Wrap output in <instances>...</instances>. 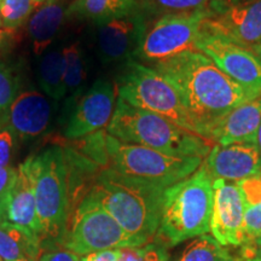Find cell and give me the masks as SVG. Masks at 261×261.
<instances>
[{
	"label": "cell",
	"instance_id": "836d02e7",
	"mask_svg": "<svg viewBox=\"0 0 261 261\" xmlns=\"http://www.w3.org/2000/svg\"><path fill=\"white\" fill-rule=\"evenodd\" d=\"M241 261H261V238L253 243H244L241 246Z\"/></svg>",
	"mask_w": 261,
	"mask_h": 261
},
{
	"label": "cell",
	"instance_id": "484cf974",
	"mask_svg": "<svg viewBox=\"0 0 261 261\" xmlns=\"http://www.w3.org/2000/svg\"><path fill=\"white\" fill-rule=\"evenodd\" d=\"M39 4L34 0H0V17L6 31L14 33L28 22Z\"/></svg>",
	"mask_w": 261,
	"mask_h": 261
},
{
	"label": "cell",
	"instance_id": "6da1fadb",
	"mask_svg": "<svg viewBox=\"0 0 261 261\" xmlns=\"http://www.w3.org/2000/svg\"><path fill=\"white\" fill-rule=\"evenodd\" d=\"M151 68L174 85L194 123L195 133L205 139L208 130L225 115L260 96L227 76L200 51L184 52Z\"/></svg>",
	"mask_w": 261,
	"mask_h": 261
},
{
	"label": "cell",
	"instance_id": "30bf717a",
	"mask_svg": "<svg viewBox=\"0 0 261 261\" xmlns=\"http://www.w3.org/2000/svg\"><path fill=\"white\" fill-rule=\"evenodd\" d=\"M203 29L252 50L261 41V0H217Z\"/></svg>",
	"mask_w": 261,
	"mask_h": 261
},
{
	"label": "cell",
	"instance_id": "d590c367",
	"mask_svg": "<svg viewBox=\"0 0 261 261\" xmlns=\"http://www.w3.org/2000/svg\"><path fill=\"white\" fill-rule=\"evenodd\" d=\"M143 247H128L119 249V261H142Z\"/></svg>",
	"mask_w": 261,
	"mask_h": 261
},
{
	"label": "cell",
	"instance_id": "b9f144b4",
	"mask_svg": "<svg viewBox=\"0 0 261 261\" xmlns=\"http://www.w3.org/2000/svg\"><path fill=\"white\" fill-rule=\"evenodd\" d=\"M0 261H3V260H2V257H0Z\"/></svg>",
	"mask_w": 261,
	"mask_h": 261
},
{
	"label": "cell",
	"instance_id": "4316f807",
	"mask_svg": "<svg viewBox=\"0 0 261 261\" xmlns=\"http://www.w3.org/2000/svg\"><path fill=\"white\" fill-rule=\"evenodd\" d=\"M18 94V80L8 65L0 63V125L5 123L9 108Z\"/></svg>",
	"mask_w": 261,
	"mask_h": 261
},
{
	"label": "cell",
	"instance_id": "7bdbcfd3",
	"mask_svg": "<svg viewBox=\"0 0 261 261\" xmlns=\"http://www.w3.org/2000/svg\"><path fill=\"white\" fill-rule=\"evenodd\" d=\"M230 2H233V0H230Z\"/></svg>",
	"mask_w": 261,
	"mask_h": 261
},
{
	"label": "cell",
	"instance_id": "ffe728a7",
	"mask_svg": "<svg viewBox=\"0 0 261 261\" xmlns=\"http://www.w3.org/2000/svg\"><path fill=\"white\" fill-rule=\"evenodd\" d=\"M138 12H142L138 0H75L67 9V17L100 23Z\"/></svg>",
	"mask_w": 261,
	"mask_h": 261
},
{
	"label": "cell",
	"instance_id": "e575fe53",
	"mask_svg": "<svg viewBox=\"0 0 261 261\" xmlns=\"http://www.w3.org/2000/svg\"><path fill=\"white\" fill-rule=\"evenodd\" d=\"M81 261H119V249L106 250L81 256Z\"/></svg>",
	"mask_w": 261,
	"mask_h": 261
},
{
	"label": "cell",
	"instance_id": "8d00e7d4",
	"mask_svg": "<svg viewBox=\"0 0 261 261\" xmlns=\"http://www.w3.org/2000/svg\"><path fill=\"white\" fill-rule=\"evenodd\" d=\"M254 144H255L256 149H257V151H259L260 160H261V123H260L259 128H257V132H256L255 139H254Z\"/></svg>",
	"mask_w": 261,
	"mask_h": 261
},
{
	"label": "cell",
	"instance_id": "ba28073f",
	"mask_svg": "<svg viewBox=\"0 0 261 261\" xmlns=\"http://www.w3.org/2000/svg\"><path fill=\"white\" fill-rule=\"evenodd\" d=\"M57 243L79 256L139 247L112 215L89 196L80 202Z\"/></svg>",
	"mask_w": 261,
	"mask_h": 261
},
{
	"label": "cell",
	"instance_id": "ab89813d",
	"mask_svg": "<svg viewBox=\"0 0 261 261\" xmlns=\"http://www.w3.org/2000/svg\"><path fill=\"white\" fill-rule=\"evenodd\" d=\"M34 2H35V3H37V4H39V5H40V4H41V3H45V2H47V0H34Z\"/></svg>",
	"mask_w": 261,
	"mask_h": 261
},
{
	"label": "cell",
	"instance_id": "74e56055",
	"mask_svg": "<svg viewBox=\"0 0 261 261\" xmlns=\"http://www.w3.org/2000/svg\"><path fill=\"white\" fill-rule=\"evenodd\" d=\"M8 34H12L11 32L6 31V29L4 28V25H3V21H2V17H0V45L3 44V41H4L5 37Z\"/></svg>",
	"mask_w": 261,
	"mask_h": 261
},
{
	"label": "cell",
	"instance_id": "44dd1931",
	"mask_svg": "<svg viewBox=\"0 0 261 261\" xmlns=\"http://www.w3.org/2000/svg\"><path fill=\"white\" fill-rule=\"evenodd\" d=\"M41 250L39 234L9 223H0V257L4 261H37Z\"/></svg>",
	"mask_w": 261,
	"mask_h": 261
},
{
	"label": "cell",
	"instance_id": "e0dca14e",
	"mask_svg": "<svg viewBox=\"0 0 261 261\" xmlns=\"http://www.w3.org/2000/svg\"><path fill=\"white\" fill-rule=\"evenodd\" d=\"M261 123V94L237 107L208 130L207 139L219 145L254 143Z\"/></svg>",
	"mask_w": 261,
	"mask_h": 261
},
{
	"label": "cell",
	"instance_id": "8fae6325",
	"mask_svg": "<svg viewBox=\"0 0 261 261\" xmlns=\"http://www.w3.org/2000/svg\"><path fill=\"white\" fill-rule=\"evenodd\" d=\"M196 51L210 57L219 69L241 86L261 94V57L255 52L204 29Z\"/></svg>",
	"mask_w": 261,
	"mask_h": 261
},
{
	"label": "cell",
	"instance_id": "2e32d148",
	"mask_svg": "<svg viewBox=\"0 0 261 261\" xmlns=\"http://www.w3.org/2000/svg\"><path fill=\"white\" fill-rule=\"evenodd\" d=\"M52 106L47 96L37 90L18 93L9 108L5 123L21 140L44 135L51 125Z\"/></svg>",
	"mask_w": 261,
	"mask_h": 261
},
{
	"label": "cell",
	"instance_id": "9a60e30c",
	"mask_svg": "<svg viewBox=\"0 0 261 261\" xmlns=\"http://www.w3.org/2000/svg\"><path fill=\"white\" fill-rule=\"evenodd\" d=\"M211 177L228 182L243 180L261 173V160L254 143L215 144L204 161Z\"/></svg>",
	"mask_w": 261,
	"mask_h": 261
},
{
	"label": "cell",
	"instance_id": "ac0fdd59",
	"mask_svg": "<svg viewBox=\"0 0 261 261\" xmlns=\"http://www.w3.org/2000/svg\"><path fill=\"white\" fill-rule=\"evenodd\" d=\"M5 223L23 227L25 230L42 236L37 214L34 185L31 171V160L19 165L17 177L9 195L5 211Z\"/></svg>",
	"mask_w": 261,
	"mask_h": 261
},
{
	"label": "cell",
	"instance_id": "5bb4252c",
	"mask_svg": "<svg viewBox=\"0 0 261 261\" xmlns=\"http://www.w3.org/2000/svg\"><path fill=\"white\" fill-rule=\"evenodd\" d=\"M96 25L98 56L103 64H109L133 58L148 27V21L143 12H138Z\"/></svg>",
	"mask_w": 261,
	"mask_h": 261
},
{
	"label": "cell",
	"instance_id": "d4e9b609",
	"mask_svg": "<svg viewBox=\"0 0 261 261\" xmlns=\"http://www.w3.org/2000/svg\"><path fill=\"white\" fill-rule=\"evenodd\" d=\"M233 257L210 233L192 238L172 261H232Z\"/></svg>",
	"mask_w": 261,
	"mask_h": 261
},
{
	"label": "cell",
	"instance_id": "4dcf8cb0",
	"mask_svg": "<svg viewBox=\"0 0 261 261\" xmlns=\"http://www.w3.org/2000/svg\"><path fill=\"white\" fill-rule=\"evenodd\" d=\"M16 139L17 137L6 123L0 125V167H8L11 162Z\"/></svg>",
	"mask_w": 261,
	"mask_h": 261
},
{
	"label": "cell",
	"instance_id": "5b68a950",
	"mask_svg": "<svg viewBox=\"0 0 261 261\" xmlns=\"http://www.w3.org/2000/svg\"><path fill=\"white\" fill-rule=\"evenodd\" d=\"M29 160L42 237L57 242L69 220L67 155L58 146H52Z\"/></svg>",
	"mask_w": 261,
	"mask_h": 261
},
{
	"label": "cell",
	"instance_id": "603a6c76",
	"mask_svg": "<svg viewBox=\"0 0 261 261\" xmlns=\"http://www.w3.org/2000/svg\"><path fill=\"white\" fill-rule=\"evenodd\" d=\"M64 51V86L69 100H77L83 94L87 79V62L79 41L63 47Z\"/></svg>",
	"mask_w": 261,
	"mask_h": 261
},
{
	"label": "cell",
	"instance_id": "7a4b0ae2",
	"mask_svg": "<svg viewBox=\"0 0 261 261\" xmlns=\"http://www.w3.org/2000/svg\"><path fill=\"white\" fill-rule=\"evenodd\" d=\"M166 189L107 167L98 174L86 196L102 205L143 247L152 242L158 233Z\"/></svg>",
	"mask_w": 261,
	"mask_h": 261
},
{
	"label": "cell",
	"instance_id": "cb8c5ba5",
	"mask_svg": "<svg viewBox=\"0 0 261 261\" xmlns=\"http://www.w3.org/2000/svg\"><path fill=\"white\" fill-rule=\"evenodd\" d=\"M140 11L145 16L189 15L197 12L213 14L217 0H138Z\"/></svg>",
	"mask_w": 261,
	"mask_h": 261
},
{
	"label": "cell",
	"instance_id": "f1b7e54d",
	"mask_svg": "<svg viewBox=\"0 0 261 261\" xmlns=\"http://www.w3.org/2000/svg\"><path fill=\"white\" fill-rule=\"evenodd\" d=\"M247 207L261 205V173L236 182Z\"/></svg>",
	"mask_w": 261,
	"mask_h": 261
},
{
	"label": "cell",
	"instance_id": "f546056e",
	"mask_svg": "<svg viewBox=\"0 0 261 261\" xmlns=\"http://www.w3.org/2000/svg\"><path fill=\"white\" fill-rule=\"evenodd\" d=\"M16 177H17V169L11 166L0 167V223H5L6 204Z\"/></svg>",
	"mask_w": 261,
	"mask_h": 261
},
{
	"label": "cell",
	"instance_id": "d6a6232c",
	"mask_svg": "<svg viewBox=\"0 0 261 261\" xmlns=\"http://www.w3.org/2000/svg\"><path fill=\"white\" fill-rule=\"evenodd\" d=\"M81 256L69 252L67 249H45L41 246L40 254H39L37 261H81Z\"/></svg>",
	"mask_w": 261,
	"mask_h": 261
},
{
	"label": "cell",
	"instance_id": "d6986e66",
	"mask_svg": "<svg viewBox=\"0 0 261 261\" xmlns=\"http://www.w3.org/2000/svg\"><path fill=\"white\" fill-rule=\"evenodd\" d=\"M67 9L61 0L41 3L27 22V33L32 48L38 58L51 46L67 17Z\"/></svg>",
	"mask_w": 261,
	"mask_h": 261
},
{
	"label": "cell",
	"instance_id": "7402d4cb",
	"mask_svg": "<svg viewBox=\"0 0 261 261\" xmlns=\"http://www.w3.org/2000/svg\"><path fill=\"white\" fill-rule=\"evenodd\" d=\"M38 83L47 97L61 100L65 97L63 47H48L39 57Z\"/></svg>",
	"mask_w": 261,
	"mask_h": 261
},
{
	"label": "cell",
	"instance_id": "60d3db41",
	"mask_svg": "<svg viewBox=\"0 0 261 261\" xmlns=\"http://www.w3.org/2000/svg\"><path fill=\"white\" fill-rule=\"evenodd\" d=\"M16 261H35V260H31V259H19V260H16Z\"/></svg>",
	"mask_w": 261,
	"mask_h": 261
},
{
	"label": "cell",
	"instance_id": "f35d334b",
	"mask_svg": "<svg viewBox=\"0 0 261 261\" xmlns=\"http://www.w3.org/2000/svg\"><path fill=\"white\" fill-rule=\"evenodd\" d=\"M252 51H253V52H255V54L257 55V56L261 57V41L259 42V44L256 45V46H254V47L252 48Z\"/></svg>",
	"mask_w": 261,
	"mask_h": 261
},
{
	"label": "cell",
	"instance_id": "52a82bcc",
	"mask_svg": "<svg viewBox=\"0 0 261 261\" xmlns=\"http://www.w3.org/2000/svg\"><path fill=\"white\" fill-rule=\"evenodd\" d=\"M106 144L108 167L126 177L162 188H169L190 177L203 162L200 158H179L146 146L127 144L108 133Z\"/></svg>",
	"mask_w": 261,
	"mask_h": 261
},
{
	"label": "cell",
	"instance_id": "4fadbf2b",
	"mask_svg": "<svg viewBox=\"0 0 261 261\" xmlns=\"http://www.w3.org/2000/svg\"><path fill=\"white\" fill-rule=\"evenodd\" d=\"M246 204L234 182L221 179L213 181L210 232L223 247H241Z\"/></svg>",
	"mask_w": 261,
	"mask_h": 261
},
{
	"label": "cell",
	"instance_id": "8992f818",
	"mask_svg": "<svg viewBox=\"0 0 261 261\" xmlns=\"http://www.w3.org/2000/svg\"><path fill=\"white\" fill-rule=\"evenodd\" d=\"M116 90L120 99L129 106L158 114L195 133L194 123L179 91L154 68L130 58L119 76Z\"/></svg>",
	"mask_w": 261,
	"mask_h": 261
},
{
	"label": "cell",
	"instance_id": "83f0119b",
	"mask_svg": "<svg viewBox=\"0 0 261 261\" xmlns=\"http://www.w3.org/2000/svg\"><path fill=\"white\" fill-rule=\"evenodd\" d=\"M261 238V205L247 207L243 220V243H253ZM241 244V246H242Z\"/></svg>",
	"mask_w": 261,
	"mask_h": 261
},
{
	"label": "cell",
	"instance_id": "ee69618b",
	"mask_svg": "<svg viewBox=\"0 0 261 261\" xmlns=\"http://www.w3.org/2000/svg\"><path fill=\"white\" fill-rule=\"evenodd\" d=\"M232 261H234V260H232Z\"/></svg>",
	"mask_w": 261,
	"mask_h": 261
},
{
	"label": "cell",
	"instance_id": "3957f363",
	"mask_svg": "<svg viewBox=\"0 0 261 261\" xmlns=\"http://www.w3.org/2000/svg\"><path fill=\"white\" fill-rule=\"evenodd\" d=\"M107 133L127 144H136L179 158H207L213 143L158 114L129 106L117 98Z\"/></svg>",
	"mask_w": 261,
	"mask_h": 261
},
{
	"label": "cell",
	"instance_id": "9c48e42d",
	"mask_svg": "<svg viewBox=\"0 0 261 261\" xmlns=\"http://www.w3.org/2000/svg\"><path fill=\"white\" fill-rule=\"evenodd\" d=\"M210 12L168 15L148 24L133 60L158 64L188 51H196ZM150 65V67H152Z\"/></svg>",
	"mask_w": 261,
	"mask_h": 261
},
{
	"label": "cell",
	"instance_id": "277c9868",
	"mask_svg": "<svg viewBox=\"0 0 261 261\" xmlns=\"http://www.w3.org/2000/svg\"><path fill=\"white\" fill-rule=\"evenodd\" d=\"M213 181L202 162L190 177L166 189L161 221L154 240L172 248L210 232Z\"/></svg>",
	"mask_w": 261,
	"mask_h": 261
},
{
	"label": "cell",
	"instance_id": "7c38bea8",
	"mask_svg": "<svg viewBox=\"0 0 261 261\" xmlns=\"http://www.w3.org/2000/svg\"><path fill=\"white\" fill-rule=\"evenodd\" d=\"M115 89L109 81L98 79L76 100L68 117L64 136L80 139L108 127L115 112Z\"/></svg>",
	"mask_w": 261,
	"mask_h": 261
},
{
	"label": "cell",
	"instance_id": "1f68e13d",
	"mask_svg": "<svg viewBox=\"0 0 261 261\" xmlns=\"http://www.w3.org/2000/svg\"><path fill=\"white\" fill-rule=\"evenodd\" d=\"M168 248L165 244L154 240L143 246L142 261H169Z\"/></svg>",
	"mask_w": 261,
	"mask_h": 261
}]
</instances>
